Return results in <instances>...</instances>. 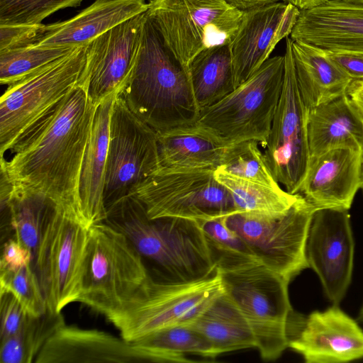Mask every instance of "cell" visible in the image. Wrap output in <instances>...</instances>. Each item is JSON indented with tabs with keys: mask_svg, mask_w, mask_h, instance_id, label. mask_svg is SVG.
<instances>
[{
	"mask_svg": "<svg viewBox=\"0 0 363 363\" xmlns=\"http://www.w3.org/2000/svg\"><path fill=\"white\" fill-rule=\"evenodd\" d=\"M96 108L78 84L0 160L13 188L45 196L84 225L79 181Z\"/></svg>",
	"mask_w": 363,
	"mask_h": 363,
	"instance_id": "1",
	"label": "cell"
},
{
	"mask_svg": "<svg viewBox=\"0 0 363 363\" xmlns=\"http://www.w3.org/2000/svg\"><path fill=\"white\" fill-rule=\"evenodd\" d=\"M123 233L150 268L157 283H191L212 275L216 267L198 221L177 217L150 218L135 196L106 208L104 221Z\"/></svg>",
	"mask_w": 363,
	"mask_h": 363,
	"instance_id": "2",
	"label": "cell"
},
{
	"mask_svg": "<svg viewBox=\"0 0 363 363\" xmlns=\"http://www.w3.org/2000/svg\"><path fill=\"white\" fill-rule=\"evenodd\" d=\"M119 94L157 133L194 125L199 118L189 69L166 45L148 13L133 71Z\"/></svg>",
	"mask_w": 363,
	"mask_h": 363,
	"instance_id": "3",
	"label": "cell"
},
{
	"mask_svg": "<svg viewBox=\"0 0 363 363\" xmlns=\"http://www.w3.org/2000/svg\"><path fill=\"white\" fill-rule=\"evenodd\" d=\"M150 279L142 257L123 233L105 222L89 228L77 301L108 319Z\"/></svg>",
	"mask_w": 363,
	"mask_h": 363,
	"instance_id": "4",
	"label": "cell"
},
{
	"mask_svg": "<svg viewBox=\"0 0 363 363\" xmlns=\"http://www.w3.org/2000/svg\"><path fill=\"white\" fill-rule=\"evenodd\" d=\"M284 55L269 57L245 82L201 111L194 125L230 145L254 140L264 147L281 94Z\"/></svg>",
	"mask_w": 363,
	"mask_h": 363,
	"instance_id": "5",
	"label": "cell"
},
{
	"mask_svg": "<svg viewBox=\"0 0 363 363\" xmlns=\"http://www.w3.org/2000/svg\"><path fill=\"white\" fill-rule=\"evenodd\" d=\"M87 45L8 85L0 99L1 158L78 84Z\"/></svg>",
	"mask_w": 363,
	"mask_h": 363,
	"instance_id": "6",
	"label": "cell"
},
{
	"mask_svg": "<svg viewBox=\"0 0 363 363\" xmlns=\"http://www.w3.org/2000/svg\"><path fill=\"white\" fill-rule=\"evenodd\" d=\"M220 273L225 293L251 327L261 357L279 358L289 346V325L294 312L289 281L259 262Z\"/></svg>",
	"mask_w": 363,
	"mask_h": 363,
	"instance_id": "7",
	"label": "cell"
},
{
	"mask_svg": "<svg viewBox=\"0 0 363 363\" xmlns=\"http://www.w3.org/2000/svg\"><path fill=\"white\" fill-rule=\"evenodd\" d=\"M242 12L227 0H151L147 11L166 45L187 69L201 51L230 43Z\"/></svg>",
	"mask_w": 363,
	"mask_h": 363,
	"instance_id": "8",
	"label": "cell"
},
{
	"mask_svg": "<svg viewBox=\"0 0 363 363\" xmlns=\"http://www.w3.org/2000/svg\"><path fill=\"white\" fill-rule=\"evenodd\" d=\"M223 291L220 273L191 283L161 284L150 279L133 300L108 320L132 342L150 333L192 323Z\"/></svg>",
	"mask_w": 363,
	"mask_h": 363,
	"instance_id": "9",
	"label": "cell"
},
{
	"mask_svg": "<svg viewBox=\"0 0 363 363\" xmlns=\"http://www.w3.org/2000/svg\"><path fill=\"white\" fill-rule=\"evenodd\" d=\"M215 170L160 168L133 192L150 218L177 217L204 220L238 212Z\"/></svg>",
	"mask_w": 363,
	"mask_h": 363,
	"instance_id": "10",
	"label": "cell"
},
{
	"mask_svg": "<svg viewBox=\"0 0 363 363\" xmlns=\"http://www.w3.org/2000/svg\"><path fill=\"white\" fill-rule=\"evenodd\" d=\"M315 211L301 196L283 213L235 212L223 221L246 241L262 264L290 282L308 267L306 243Z\"/></svg>",
	"mask_w": 363,
	"mask_h": 363,
	"instance_id": "11",
	"label": "cell"
},
{
	"mask_svg": "<svg viewBox=\"0 0 363 363\" xmlns=\"http://www.w3.org/2000/svg\"><path fill=\"white\" fill-rule=\"evenodd\" d=\"M88 230L57 206L45 227L32 267L52 312L78 300Z\"/></svg>",
	"mask_w": 363,
	"mask_h": 363,
	"instance_id": "12",
	"label": "cell"
},
{
	"mask_svg": "<svg viewBox=\"0 0 363 363\" xmlns=\"http://www.w3.org/2000/svg\"><path fill=\"white\" fill-rule=\"evenodd\" d=\"M160 168L157 132L130 110L118 92L110 118L106 209L131 195Z\"/></svg>",
	"mask_w": 363,
	"mask_h": 363,
	"instance_id": "13",
	"label": "cell"
},
{
	"mask_svg": "<svg viewBox=\"0 0 363 363\" xmlns=\"http://www.w3.org/2000/svg\"><path fill=\"white\" fill-rule=\"evenodd\" d=\"M286 39L285 72L281 94L263 152L278 183L290 194H298L306 175L311 156L307 113L296 81L291 47Z\"/></svg>",
	"mask_w": 363,
	"mask_h": 363,
	"instance_id": "14",
	"label": "cell"
},
{
	"mask_svg": "<svg viewBox=\"0 0 363 363\" xmlns=\"http://www.w3.org/2000/svg\"><path fill=\"white\" fill-rule=\"evenodd\" d=\"M354 242L348 210L320 208L314 211L308 231L306 258L318 275L323 291L338 305L351 283Z\"/></svg>",
	"mask_w": 363,
	"mask_h": 363,
	"instance_id": "15",
	"label": "cell"
},
{
	"mask_svg": "<svg viewBox=\"0 0 363 363\" xmlns=\"http://www.w3.org/2000/svg\"><path fill=\"white\" fill-rule=\"evenodd\" d=\"M147 11L98 36L87 45L79 84L94 105L121 91L129 79L138 53Z\"/></svg>",
	"mask_w": 363,
	"mask_h": 363,
	"instance_id": "16",
	"label": "cell"
},
{
	"mask_svg": "<svg viewBox=\"0 0 363 363\" xmlns=\"http://www.w3.org/2000/svg\"><path fill=\"white\" fill-rule=\"evenodd\" d=\"M306 363H345L363 358V330L333 304L306 317L296 313L289 327V346Z\"/></svg>",
	"mask_w": 363,
	"mask_h": 363,
	"instance_id": "17",
	"label": "cell"
},
{
	"mask_svg": "<svg viewBox=\"0 0 363 363\" xmlns=\"http://www.w3.org/2000/svg\"><path fill=\"white\" fill-rule=\"evenodd\" d=\"M242 11L238 30L228 45L236 87L269 58L281 40L291 35L301 11L282 1Z\"/></svg>",
	"mask_w": 363,
	"mask_h": 363,
	"instance_id": "18",
	"label": "cell"
},
{
	"mask_svg": "<svg viewBox=\"0 0 363 363\" xmlns=\"http://www.w3.org/2000/svg\"><path fill=\"white\" fill-rule=\"evenodd\" d=\"M363 148L340 147L311 157L298 194L315 210H349L361 188Z\"/></svg>",
	"mask_w": 363,
	"mask_h": 363,
	"instance_id": "19",
	"label": "cell"
},
{
	"mask_svg": "<svg viewBox=\"0 0 363 363\" xmlns=\"http://www.w3.org/2000/svg\"><path fill=\"white\" fill-rule=\"evenodd\" d=\"M290 35L331 52L363 53V6L329 0L301 10Z\"/></svg>",
	"mask_w": 363,
	"mask_h": 363,
	"instance_id": "20",
	"label": "cell"
},
{
	"mask_svg": "<svg viewBox=\"0 0 363 363\" xmlns=\"http://www.w3.org/2000/svg\"><path fill=\"white\" fill-rule=\"evenodd\" d=\"M35 363L146 362L131 342L108 333L61 326L50 337Z\"/></svg>",
	"mask_w": 363,
	"mask_h": 363,
	"instance_id": "21",
	"label": "cell"
},
{
	"mask_svg": "<svg viewBox=\"0 0 363 363\" xmlns=\"http://www.w3.org/2000/svg\"><path fill=\"white\" fill-rule=\"evenodd\" d=\"M147 0H95L74 16L43 24L32 44L78 47L121 23L147 11Z\"/></svg>",
	"mask_w": 363,
	"mask_h": 363,
	"instance_id": "22",
	"label": "cell"
},
{
	"mask_svg": "<svg viewBox=\"0 0 363 363\" xmlns=\"http://www.w3.org/2000/svg\"><path fill=\"white\" fill-rule=\"evenodd\" d=\"M119 91L109 94L96 105L91 134L84 157L79 196L82 216L87 228L93 224L102 223L106 218L104 194L110 118L114 101Z\"/></svg>",
	"mask_w": 363,
	"mask_h": 363,
	"instance_id": "23",
	"label": "cell"
},
{
	"mask_svg": "<svg viewBox=\"0 0 363 363\" xmlns=\"http://www.w3.org/2000/svg\"><path fill=\"white\" fill-rule=\"evenodd\" d=\"M311 157L340 147L363 148V116L347 94L308 109Z\"/></svg>",
	"mask_w": 363,
	"mask_h": 363,
	"instance_id": "24",
	"label": "cell"
},
{
	"mask_svg": "<svg viewBox=\"0 0 363 363\" xmlns=\"http://www.w3.org/2000/svg\"><path fill=\"white\" fill-rule=\"evenodd\" d=\"M160 168L216 170L229 145L196 125L157 133Z\"/></svg>",
	"mask_w": 363,
	"mask_h": 363,
	"instance_id": "25",
	"label": "cell"
},
{
	"mask_svg": "<svg viewBox=\"0 0 363 363\" xmlns=\"http://www.w3.org/2000/svg\"><path fill=\"white\" fill-rule=\"evenodd\" d=\"M291 47L297 84L308 109L347 93L352 80L325 50L293 40Z\"/></svg>",
	"mask_w": 363,
	"mask_h": 363,
	"instance_id": "26",
	"label": "cell"
},
{
	"mask_svg": "<svg viewBox=\"0 0 363 363\" xmlns=\"http://www.w3.org/2000/svg\"><path fill=\"white\" fill-rule=\"evenodd\" d=\"M1 223L10 225L14 238L35 254L45 227L57 205L45 196L13 188L1 176Z\"/></svg>",
	"mask_w": 363,
	"mask_h": 363,
	"instance_id": "27",
	"label": "cell"
},
{
	"mask_svg": "<svg viewBox=\"0 0 363 363\" xmlns=\"http://www.w3.org/2000/svg\"><path fill=\"white\" fill-rule=\"evenodd\" d=\"M188 325L211 344L218 356L257 347L250 324L224 290Z\"/></svg>",
	"mask_w": 363,
	"mask_h": 363,
	"instance_id": "28",
	"label": "cell"
},
{
	"mask_svg": "<svg viewBox=\"0 0 363 363\" xmlns=\"http://www.w3.org/2000/svg\"><path fill=\"white\" fill-rule=\"evenodd\" d=\"M131 343L146 362H193L194 357L213 361L218 357L211 344L189 325L163 328Z\"/></svg>",
	"mask_w": 363,
	"mask_h": 363,
	"instance_id": "29",
	"label": "cell"
},
{
	"mask_svg": "<svg viewBox=\"0 0 363 363\" xmlns=\"http://www.w3.org/2000/svg\"><path fill=\"white\" fill-rule=\"evenodd\" d=\"M188 69L201 111L218 102L236 88L228 45L201 51L190 62Z\"/></svg>",
	"mask_w": 363,
	"mask_h": 363,
	"instance_id": "30",
	"label": "cell"
},
{
	"mask_svg": "<svg viewBox=\"0 0 363 363\" xmlns=\"http://www.w3.org/2000/svg\"><path fill=\"white\" fill-rule=\"evenodd\" d=\"M216 179L230 193L238 212L279 214L287 211L301 197L231 175L218 167Z\"/></svg>",
	"mask_w": 363,
	"mask_h": 363,
	"instance_id": "31",
	"label": "cell"
},
{
	"mask_svg": "<svg viewBox=\"0 0 363 363\" xmlns=\"http://www.w3.org/2000/svg\"><path fill=\"white\" fill-rule=\"evenodd\" d=\"M65 324L61 313L48 309L39 316L28 315L15 334L1 340V362H34L47 341Z\"/></svg>",
	"mask_w": 363,
	"mask_h": 363,
	"instance_id": "32",
	"label": "cell"
},
{
	"mask_svg": "<svg viewBox=\"0 0 363 363\" xmlns=\"http://www.w3.org/2000/svg\"><path fill=\"white\" fill-rule=\"evenodd\" d=\"M197 221L220 272L236 270L259 262L246 241L226 226L223 217Z\"/></svg>",
	"mask_w": 363,
	"mask_h": 363,
	"instance_id": "33",
	"label": "cell"
},
{
	"mask_svg": "<svg viewBox=\"0 0 363 363\" xmlns=\"http://www.w3.org/2000/svg\"><path fill=\"white\" fill-rule=\"evenodd\" d=\"M77 48L28 44L0 50V82L7 86L13 84Z\"/></svg>",
	"mask_w": 363,
	"mask_h": 363,
	"instance_id": "34",
	"label": "cell"
},
{
	"mask_svg": "<svg viewBox=\"0 0 363 363\" xmlns=\"http://www.w3.org/2000/svg\"><path fill=\"white\" fill-rule=\"evenodd\" d=\"M259 143L247 140L230 145L220 167L227 173L274 189L281 186L274 178Z\"/></svg>",
	"mask_w": 363,
	"mask_h": 363,
	"instance_id": "35",
	"label": "cell"
},
{
	"mask_svg": "<svg viewBox=\"0 0 363 363\" xmlns=\"http://www.w3.org/2000/svg\"><path fill=\"white\" fill-rule=\"evenodd\" d=\"M0 291L11 293L30 315L46 312V301L32 264L15 269H0Z\"/></svg>",
	"mask_w": 363,
	"mask_h": 363,
	"instance_id": "36",
	"label": "cell"
},
{
	"mask_svg": "<svg viewBox=\"0 0 363 363\" xmlns=\"http://www.w3.org/2000/svg\"><path fill=\"white\" fill-rule=\"evenodd\" d=\"M83 0H0V26L40 25L54 13Z\"/></svg>",
	"mask_w": 363,
	"mask_h": 363,
	"instance_id": "37",
	"label": "cell"
},
{
	"mask_svg": "<svg viewBox=\"0 0 363 363\" xmlns=\"http://www.w3.org/2000/svg\"><path fill=\"white\" fill-rule=\"evenodd\" d=\"M28 315L21 303L11 293L0 291L1 340L15 334Z\"/></svg>",
	"mask_w": 363,
	"mask_h": 363,
	"instance_id": "38",
	"label": "cell"
},
{
	"mask_svg": "<svg viewBox=\"0 0 363 363\" xmlns=\"http://www.w3.org/2000/svg\"><path fill=\"white\" fill-rule=\"evenodd\" d=\"M42 25L0 26V50L32 44Z\"/></svg>",
	"mask_w": 363,
	"mask_h": 363,
	"instance_id": "39",
	"label": "cell"
},
{
	"mask_svg": "<svg viewBox=\"0 0 363 363\" xmlns=\"http://www.w3.org/2000/svg\"><path fill=\"white\" fill-rule=\"evenodd\" d=\"M32 252L15 238H10L3 245L0 269H15L32 264Z\"/></svg>",
	"mask_w": 363,
	"mask_h": 363,
	"instance_id": "40",
	"label": "cell"
},
{
	"mask_svg": "<svg viewBox=\"0 0 363 363\" xmlns=\"http://www.w3.org/2000/svg\"><path fill=\"white\" fill-rule=\"evenodd\" d=\"M326 51L330 58L352 81H363L362 52Z\"/></svg>",
	"mask_w": 363,
	"mask_h": 363,
	"instance_id": "41",
	"label": "cell"
},
{
	"mask_svg": "<svg viewBox=\"0 0 363 363\" xmlns=\"http://www.w3.org/2000/svg\"><path fill=\"white\" fill-rule=\"evenodd\" d=\"M347 94L363 116V81H352Z\"/></svg>",
	"mask_w": 363,
	"mask_h": 363,
	"instance_id": "42",
	"label": "cell"
},
{
	"mask_svg": "<svg viewBox=\"0 0 363 363\" xmlns=\"http://www.w3.org/2000/svg\"><path fill=\"white\" fill-rule=\"evenodd\" d=\"M236 7L245 10L249 8L261 6L272 2L286 1L285 0H227Z\"/></svg>",
	"mask_w": 363,
	"mask_h": 363,
	"instance_id": "43",
	"label": "cell"
},
{
	"mask_svg": "<svg viewBox=\"0 0 363 363\" xmlns=\"http://www.w3.org/2000/svg\"><path fill=\"white\" fill-rule=\"evenodd\" d=\"M300 10L309 9L320 6L329 0H285Z\"/></svg>",
	"mask_w": 363,
	"mask_h": 363,
	"instance_id": "44",
	"label": "cell"
},
{
	"mask_svg": "<svg viewBox=\"0 0 363 363\" xmlns=\"http://www.w3.org/2000/svg\"><path fill=\"white\" fill-rule=\"evenodd\" d=\"M342 1L350 3V4H356V5L363 6V0H342Z\"/></svg>",
	"mask_w": 363,
	"mask_h": 363,
	"instance_id": "45",
	"label": "cell"
},
{
	"mask_svg": "<svg viewBox=\"0 0 363 363\" xmlns=\"http://www.w3.org/2000/svg\"><path fill=\"white\" fill-rule=\"evenodd\" d=\"M358 320L359 321L363 323V303L359 312Z\"/></svg>",
	"mask_w": 363,
	"mask_h": 363,
	"instance_id": "46",
	"label": "cell"
},
{
	"mask_svg": "<svg viewBox=\"0 0 363 363\" xmlns=\"http://www.w3.org/2000/svg\"><path fill=\"white\" fill-rule=\"evenodd\" d=\"M363 191V164H362V183H361V188Z\"/></svg>",
	"mask_w": 363,
	"mask_h": 363,
	"instance_id": "47",
	"label": "cell"
}]
</instances>
